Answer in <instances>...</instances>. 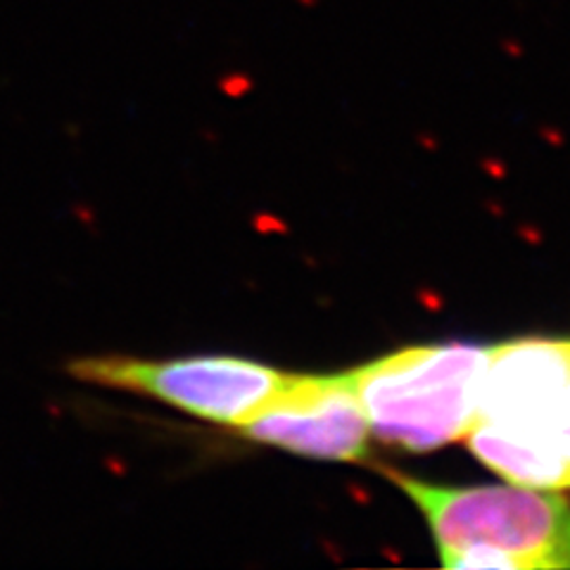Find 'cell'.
I'll return each instance as SVG.
<instances>
[{"mask_svg":"<svg viewBox=\"0 0 570 570\" xmlns=\"http://www.w3.org/2000/svg\"><path fill=\"white\" fill-rule=\"evenodd\" d=\"M81 383L136 392L198 419L245 425L288 379L269 366L234 356L146 362L129 356H86L69 364Z\"/></svg>","mask_w":570,"mask_h":570,"instance_id":"cell-3","label":"cell"},{"mask_svg":"<svg viewBox=\"0 0 570 570\" xmlns=\"http://www.w3.org/2000/svg\"><path fill=\"white\" fill-rule=\"evenodd\" d=\"M387 475L423 511L444 568H570V504L557 490L448 488L395 471Z\"/></svg>","mask_w":570,"mask_h":570,"instance_id":"cell-1","label":"cell"},{"mask_svg":"<svg viewBox=\"0 0 570 570\" xmlns=\"http://www.w3.org/2000/svg\"><path fill=\"white\" fill-rule=\"evenodd\" d=\"M490 347H409L352 371L371 433L409 452H431L471 431Z\"/></svg>","mask_w":570,"mask_h":570,"instance_id":"cell-2","label":"cell"},{"mask_svg":"<svg viewBox=\"0 0 570 570\" xmlns=\"http://www.w3.org/2000/svg\"><path fill=\"white\" fill-rule=\"evenodd\" d=\"M240 431L293 454L331 461L362 459L371 435L352 373L288 376Z\"/></svg>","mask_w":570,"mask_h":570,"instance_id":"cell-4","label":"cell"}]
</instances>
